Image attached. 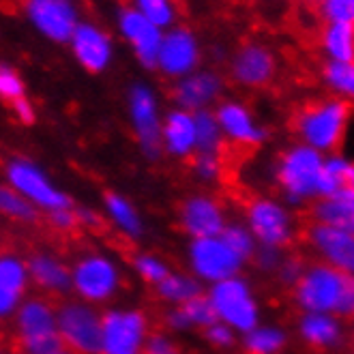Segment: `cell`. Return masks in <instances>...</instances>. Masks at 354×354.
I'll return each mask as SVG.
<instances>
[{
	"mask_svg": "<svg viewBox=\"0 0 354 354\" xmlns=\"http://www.w3.org/2000/svg\"><path fill=\"white\" fill-rule=\"evenodd\" d=\"M58 333L67 350L75 354H101L103 311L97 305L71 299L58 305Z\"/></svg>",
	"mask_w": 354,
	"mask_h": 354,
	"instance_id": "cell-8",
	"label": "cell"
},
{
	"mask_svg": "<svg viewBox=\"0 0 354 354\" xmlns=\"http://www.w3.org/2000/svg\"><path fill=\"white\" fill-rule=\"evenodd\" d=\"M75 213H77L80 225H84V227H97L101 223V217L97 215V211H93V208H88V206L75 208Z\"/></svg>",
	"mask_w": 354,
	"mask_h": 354,
	"instance_id": "cell-50",
	"label": "cell"
},
{
	"mask_svg": "<svg viewBox=\"0 0 354 354\" xmlns=\"http://www.w3.org/2000/svg\"><path fill=\"white\" fill-rule=\"evenodd\" d=\"M58 354H75V352H71V350H67V348H65V350H60Z\"/></svg>",
	"mask_w": 354,
	"mask_h": 354,
	"instance_id": "cell-52",
	"label": "cell"
},
{
	"mask_svg": "<svg viewBox=\"0 0 354 354\" xmlns=\"http://www.w3.org/2000/svg\"><path fill=\"white\" fill-rule=\"evenodd\" d=\"M337 194H354V159L348 155H326L320 200Z\"/></svg>",
	"mask_w": 354,
	"mask_h": 354,
	"instance_id": "cell-29",
	"label": "cell"
},
{
	"mask_svg": "<svg viewBox=\"0 0 354 354\" xmlns=\"http://www.w3.org/2000/svg\"><path fill=\"white\" fill-rule=\"evenodd\" d=\"M48 219H50V223H52L54 230H58V232H71V230H75V227L80 225L77 213H75V206L54 211V213L48 215Z\"/></svg>",
	"mask_w": 354,
	"mask_h": 354,
	"instance_id": "cell-46",
	"label": "cell"
},
{
	"mask_svg": "<svg viewBox=\"0 0 354 354\" xmlns=\"http://www.w3.org/2000/svg\"><path fill=\"white\" fill-rule=\"evenodd\" d=\"M305 241L318 262L354 277V234L326 223L309 221L305 227Z\"/></svg>",
	"mask_w": 354,
	"mask_h": 354,
	"instance_id": "cell-14",
	"label": "cell"
},
{
	"mask_svg": "<svg viewBox=\"0 0 354 354\" xmlns=\"http://www.w3.org/2000/svg\"><path fill=\"white\" fill-rule=\"evenodd\" d=\"M0 95H3V99H7L9 103L26 97V84H24L22 75L9 65L0 67Z\"/></svg>",
	"mask_w": 354,
	"mask_h": 354,
	"instance_id": "cell-41",
	"label": "cell"
},
{
	"mask_svg": "<svg viewBox=\"0 0 354 354\" xmlns=\"http://www.w3.org/2000/svg\"><path fill=\"white\" fill-rule=\"evenodd\" d=\"M127 114L129 124L133 129L136 142L144 157L159 159L163 153L161 144V131H163V116L159 112V101L155 91L149 84L129 86L127 91Z\"/></svg>",
	"mask_w": 354,
	"mask_h": 354,
	"instance_id": "cell-11",
	"label": "cell"
},
{
	"mask_svg": "<svg viewBox=\"0 0 354 354\" xmlns=\"http://www.w3.org/2000/svg\"><path fill=\"white\" fill-rule=\"evenodd\" d=\"M120 283L122 275L118 264L101 252L82 254L71 264V292L84 303L97 307L110 303L118 295Z\"/></svg>",
	"mask_w": 354,
	"mask_h": 354,
	"instance_id": "cell-6",
	"label": "cell"
},
{
	"mask_svg": "<svg viewBox=\"0 0 354 354\" xmlns=\"http://www.w3.org/2000/svg\"><path fill=\"white\" fill-rule=\"evenodd\" d=\"M131 7L138 9L149 22H153L161 30L174 28V22H176L174 0H131Z\"/></svg>",
	"mask_w": 354,
	"mask_h": 354,
	"instance_id": "cell-36",
	"label": "cell"
},
{
	"mask_svg": "<svg viewBox=\"0 0 354 354\" xmlns=\"http://www.w3.org/2000/svg\"><path fill=\"white\" fill-rule=\"evenodd\" d=\"M183 309H185L187 318H189V322H192V328H202V330H206L208 326L217 322L215 309H213L211 301H208L206 292H204L202 297L189 301L187 305H183Z\"/></svg>",
	"mask_w": 354,
	"mask_h": 354,
	"instance_id": "cell-39",
	"label": "cell"
},
{
	"mask_svg": "<svg viewBox=\"0 0 354 354\" xmlns=\"http://www.w3.org/2000/svg\"><path fill=\"white\" fill-rule=\"evenodd\" d=\"M69 46L80 67L86 69L88 73H103L110 67L114 56L110 35L93 22H80Z\"/></svg>",
	"mask_w": 354,
	"mask_h": 354,
	"instance_id": "cell-20",
	"label": "cell"
},
{
	"mask_svg": "<svg viewBox=\"0 0 354 354\" xmlns=\"http://www.w3.org/2000/svg\"><path fill=\"white\" fill-rule=\"evenodd\" d=\"M155 292L159 301H163L165 305L183 307L189 301L202 297L206 290H204V283L194 273H183V270L178 273V270H172L159 286H155Z\"/></svg>",
	"mask_w": 354,
	"mask_h": 354,
	"instance_id": "cell-28",
	"label": "cell"
},
{
	"mask_svg": "<svg viewBox=\"0 0 354 354\" xmlns=\"http://www.w3.org/2000/svg\"><path fill=\"white\" fill-rule=\"evenodd\" d=\"M116 26L122 39L133 48V54L140 60V65L147 69H157V58H159L165 30L149 22V19L133 7H124L118 11Z\"/></svg>",
	"mask_w": 354,
	"mask_h": 354,
	"instance_id": "cell-17",
	"label": "cell"
},
{
	"mask_svg": "<svg viewBox=\"0 0 354 354\" xmlns=\"http://www.w3.org/2000/svg\"><path fill=\"white\" fill-rule=\"evenodd\" d=\"M30 273H28V260L19 258L17 254L5 252L0 256V316L13 318L28 297L30 286Z\"/></svg>",
	"mask_w": 354,
	"mask_h": 354,
	"instance_id": "cell-22",
	"label": "cell"
},
{
	"mask_svg": "<svg viewBox=\"0 0 354 354\" xmlns=\"http://www.w3.org/2000/svg\"><path fill=\"white\" fill-rule=\"evenodd\" d=\"M227 223L230 221L225 217V208L215 196L194 194L178 206V225L192 241L221 236Z\"/></svg>",
	"mask_w": 354,
	"mask_h": 354,
	"instance_id": "cell-16",
	"label": "cell"
},
{
	"mask_svg": "<svg viewBox=\"0 0 354 354\" xmlns=\"http://www.w3.org/2000/svg\"><path fill=\"white\" fill-rule=\"evenodd\" d=\"M245 223L260 247L286 249L297 236V221L290 206L270 196H258L247 202Z\"/></svg>",
	"mask_w": 354,
	"mask_h": 354,
	"instance_id": "cell-9",
	"label": "cell"
},
{
	"mask_svg": "<svg viewBox=\"0 0 354 354\" xmlns=\"http://www.w3.org/2000/svg\"><path fill=\"white\" fill-rule=\"evenodd\" d=\"M163 153L174 159H194L198 153V131H196V114L180 108H172L163 116L161 131Z\"/></svg>",
	"mask_w": 354,
	"mask_h": 354,
	"instance_id": "cell-23",
	"label": "cell"
},
{
	"mask_svg": "<svg viewBox=\"0 0 354 354\" xmlns=\"http://www.w3.org/2000/svg\"><path fill=\"white\" fill-rule=\"evenodd\" d=\"M0 213L15 223H35L39 219V208L7 185L0 189Z\"/></svg>",
	"mask_w": 354,
	"mask_h": 354,
	"instance_id": "cell-34",
	"label": "cell"
},
{
	"mask_svg": "<svg viewBox=\"0 0 354 354\" xmlns=\"http://www.w3.org/2000/svg\"><path fill=\"white\" fill-rule=\"evenodd\" d=\"M322 80L326 88L337 99L354 103V62L328 60L322 69Z\"/></svg>",
	"mask_w": 354,
	"mask_h": 354,
	"instance_id": "cell-32",
	"label": "cell"
},
{
	"mask_svg": "<svg viewBox=\"0 0 354 354\" xmlns=\"http://www.w3.org/2000/svg\"><path fill=\"white\" fill-rule=\"evenodd\" d=\"M297 335L311 350H337L346 342L344 320L335 314H301L297 320Z\"/></svg>",
	"mask_w": 354,
	"mask_h": 354,
	"instance_id": "cell-24",
	"label": "cell"
},
{
	"mask_svg": "<svg viewBox=\"0 0 354 354\" xmlns=\"http://www.w3.org/2000/svg\"><path fill=\"white\" fill-rule=\"evenodd\" d=\"M11 320L22 354H58L65 350L58 333V307L46 297H28Z\"/></svg>",
	"mask_w": 354,
	"mask_h": 354,
	"instance_id": "cell-3",
	"label": "cell"
},
{
	"mask_svg": "<svg viewBox=\"0 0 354 354\" xmlns=\"http://www.w3.org/2000/svg\"><path fill=\"white\" fill-rule=\"evenodd\" d=\"M275 73V54L262 44H245L230 58V77L243 88H264Z\"/></svg>",
	"mask_w": 354,
	"mask_h": 354,
	"instance_id": "cell-18",
	"label": "cell"
},
{
	"mask_svg": "<svg viewBox=\"0 0 354 354\" xmlns=\"http://www.w3.org/2000/svg\"><path fill=\"white\" fill-rule=\"evenodd\" d=\"M311 221L354 234V194H337L311 204Z\"/></svg>",
	"mask_w": 354,
	"mask_h": 354,
	"instance_id": "cell-27",
	"label": "cell"
},
{
	"mask_svg": "<svg viewBox=\"0 0 354 354\" xmlns=\"http://www.w3.org/2000/svg\"><path fill=\"white\" fill-rule=\"evenodd\" d=\"M192 172L198 180L211 185L217 183L223 174V161L219 153H196L192 159Z\"/></svg>",
	"mask_w": 354,
	"mask_h": 354,
	"instance_id": "cell-38",
	"label": "cell"
},
{
	"mask_svg": "<svg viewBox=\"0 0 354 354\" xmlns=\"http://www.w3.org/2000/svg\"><path fill=\"white\" fill-rule=\"evenodd\" d=\"M151 337L149 318L131 307H112L103 311L101 354H142Z\"/></svg>",
	"mask_w": 354,
	"mask_h": 354,
	"instance_id": "cell-12",
	"label": "cell"
},
{
	"mask_svg": "<svg viewBox=\"0 0 354 354\" xmlns=\"http://www.w3.org/2000/svg\"><path fill=\"white\" fill-rule=\"evenodd\" d=\"M288 330L279 324H258L245 335H241V346L245 354H281L288 346Z\"/></svg>",
	"mask_w": 354,
	"mask_h": 354,
	"instance_id": "cell-30",
	"label": "cell"
},
{
	"mask_svg": "<svg viewBox=\"0 0 354 354\" xmlns=\"http://www.w3.org/2000/svg\"><path fill=\"white\" fill-rule=\"evenodd\" d=\"M5 183L17 194H22L28 202H32L39 211L48 215L60 208H71L73 202L67 192L50 178V174L41 165L28 157H11L5 165Z\"/></svg>",
	"mask_w": 354,
	"mask_h": 354,
	"instance_id": "cell-7",
	"label": "cell"
},
{
	"mask_svg": "<svg viewBox=\"0 0 354 354\" xmlns=\"http://www.w3.org/2000/svg\"><path fill=\"white\" fill-rule=\"evenodd\" d=\"M187 264L204 286H213L243 273L245 262L232 252L223 236L194 239L187 245Z\"/></svg>",
	"mask_w": 354,
	"mask_h": 354,
	"instance_id": "cell-10",
	"label": "cell"
},
{
	"mask_svg": "<svg viewBox=\"0 0 354 354\" xmlns=\"http://www.w3.org/2000/svg\"><path fill=\"white\" fill-rule=\"evenodd\" d=\"M133 270L144 283H149L153 288L159 286L165 277L172 273L168 262L161 260L157 254H149V252L133 256Z\"/></svg>",
	"mask_w": 354,
	"mask_h": 354,
	"instance_id": "cell-37",
	"label": "cell"
},
{
	"mask_svg": "<svg viewBox=\"0 0 354 354\" xmlns=\"http://www.w3.org/2000/svg\"><path fill=\"white\" fill-rule=\"evenodd\" d=\"M350 275L339 273L324 262L307 264L301 281L292 288V301L301 314H335L339 316Z\"/></svg>",
	"mask_w": 354,
	"mask_h": 354,
	"instance_id": "cell-4",
	"label": "cell"
},
{
	"mask_svg": "<svg viewBox=\"0 0 354 354\" xmlns=\"http://www.w3.org/2000/svg\"><path fill=\"white\" fill-rule=\"evenodd\" d=\"M286 254H283V249H277V247H260L256 256H254V264L258 270H262V273H277L281 262H283Z\"/></svg>",
	"mask_w": 354,
	"mask_h": 354,
	"instance_id": "cell-44",
	"label": "cell"
},
{
	"mask_svg": "<svg viewBox=\"0 0 354 354\" xmlns=\"http://www.w3.org/2000/svg\"><path fill=\"white\" fill-rule=\"evenodd\" d=\"M103 213L116 230L127 239H140L144 234V221L138 206L118 192H110L103 198Z\"/></svg>",
	"mask_w": 354,
	"mask_h": 354,
	"instance_id": "cell-26",
	"label": "cell"
},
{
	"mask_svg": "<svg viewBox=\"0 0 354 354\" xmlns=\"http://www.w3.org/2000/svg\"><path fill=\"white\" fill-rule=\"evenodd\" d=\"M303 3H311V5H318V7H320V5L324 3V0H303Z\"/></svg>",
	"mask_w": 354,
	"mask_h": 354,
	"instance_id": "cell-51",
	"label": "cell"
},
{
	"mask_svg": "<svg viewBox=\"0 0 354 354\" xmlns=\"http://www.w3.org/2000/svg\"><path fill=\"white\" fill-rule=\"evenodd\" d=\"M142 354H180L176 342L168 335V333H151V337L144 346Z\"/></svg>",
	"mask_w": 354,
	"mask_h": 354,
	"instance_id": "cell-45",
	"label": "cell"
},
{
	"mask_svg": "<svg viewBox=\"0 0 354 354\" xmlns=\"http://www.w3.org/2000/svg\"><path fill=\"white\" fill-rule=\"evenodd\" d=\"M204 339H206L208 346H213L217 350H230L239 342V333L230 324L217 320L215 324H211L204 330Z\"/></svg>",
	"mask_w": 354,
	"mask_h": 354,
	"instance_id": "cell-42",
	"label": "cell"
},
{
	"mask_svg": "<svg viewBox=\"0 0 354 354\" xmlns=\"http://www.w3.org/2000/svg\"><path fill=\"white\" fill-rule=\"evenodd\" d=\"M202 60V50L198 44V37L185 26H174L165 30L161 50L157 58V71L170 80H183L198 71Z\"/></svg>",
	"mask_w": 354,
	"mask_h": 354,
	"instance_id": "cell-15",
	"label": "cell"
},
{
	"mask_svg": "<svg viewBox=\"0 0 354 354\" xmlns=\"http://www.w3.org/2000/svg\"><path fill=\"white\" fill-rule=\"evenodd\" d=\"M196 131H198V153H219L223 151L225 136L219 124L215 110L196 112Z\"/></svg>",
	"mask_w": 354,
	"mask_h": 354,
	"instance_id": "cell-33",
	"label": "cell"
},
{
	"mask_svg": "<svg viewBox=\"0 0 354 354\" xmlns=\"http://www.w3.org/2000/svg\"><path fill=\"white\" fill-rule=\"evenodd\" d=\"M28 273L41 292L54 297L71 292V266L52 252H35L28 258Z\"/></svg>",
	"mask_w": 354,
	"mask_h": 354,
	"instance_id": "cell-25",
	"label": "cell"
},
{
	"mask_svg": "<svg viewBox=\"0 0 354 354\" xmlns=\"http://www.w3.org/2000/svg\"><path fill=\"white\" fill-rule=\"evenodd\" d=\"M11 112L13 116L22 122V124H32L37 120V112H35V106H32V101L28 97H22V99H17L11 103Z\"/></svg>",
	"mask_w": 354,
	"mask_h": 354,
	"instance_id": "cell-48",
	"label": "cell"
},
{
	"mask_svg": "<svg viewBox=\"0 0 354 354\" xmlns=\"http://www.w3.org/2000/svg\"><path fill=\"white\" fill-rule=\"evenodd\" d=\"M339 318L342 320H354V277L348 279L346 295H344L342 309H339Z\"/></svg>",
	"mask_w": 354,
	"mask_h": 354,
	"instance_id": "cell-49",
	"label": "cell"
},
{
	"mask_svg": "<svg viewBox=\"0 0 354 354\" xmlns=\"http://www.w3.org/2000/svg\"><path fill=\"white\" fill-rule=\"evenodd\" d=\"M19 354H22V352H19Z\"/></svg>",
	"mask_w": 354,
	"mask_h": 354,
	"instance_id": "cell-53",
	"label": "cell"
},
{
	"mask_svg": "<svg viewBox=\"0 0 354 354\" xmlns=\"http://www.w3.org/2000/svg\"><path fill=\"white\" fill-rule=\"evenodd\" d=\"M322 50L328 60L354 62V26L326 24L322 30Z\"/></svg>",
	"mask_w": 354,
	"mask_h": 354,
	"instance_id": "cell-31",
	"label": "cell"
},
{
	"mask_svg": "<svg viewBox=\"0 0 354 354\" xmlns=\"http://www.w3.org/2000/svg\"><path fill=\"white\" fill-rule=\"evenodd\" d=\"M165 326H168L172 333H187L192 330V322L187 318L183 307H170L168 314H165Z\"/></svg>",
	"mask_w": 354,
	"mask_h": 354,
	"instance_id": "cell-47",
	"label": "cell"
},
{
	"mask_svg": "<svg viewBox=\"0 0 354 354\" xmlns=\"http://www.w3.org/2000/svg\"><path fill=\"white\" fill-rule=\"evenodd\" d=\"M320 15L326 24H350L354 26V0H324Z\"/></svg>",
	"mask_w": 354,
	"mask_h": 354,
	"instance_id": "cell-40",
	"label": "cell"
},
{
	"mask_svg": "<svg viewBox=\"0 0 354 354\" xmlns=\"http://www.w3.org/2000/svg\"><path fill=\"white\" fill-rule=\"evenodd\" d=\"M225 82L223 75L211 69H198L192 75L178 80L172 88V99L176 108L187 112H202L211 110L213 103H217L223 95Z\"/></svg>",
	"mask_w": 354,
	"mask_h": 354,
	"instance_id": "cell-19",
	"label": "cell"
},
{
	"mask_svg": "<svg viewBox=\"0 0 354 354\" xmlns=\"http://www.w3.org/2000/svg\"><path fill=\"white\" fill-rule=\"evenodd\" d=\"M326 155L297 142L275 163V185L288 206L314 204L320 200Z\"/></svg>",
	"mask_w": 354,
	"mask_h": 354,
	"instance_id": "cell-1",
	"label": "cell"
},
{
	"mask_svg": "<svg viewBox=\"0 0 354 354\" xmlns=\"http://www.w3.org/2000/svg\"><path fill=\"white\" fill-rule=\"evenodd\" d=\"M215 114L219 118L225 142L236 144V147H243V149H254L264 144L266 129L256 120V116L245 103L236 99H225L217 106Z\"/></svg>",
	"mask_w": 354,
	"mask_h": 354,
	"instance_id": "cell-21",
	"label": "cell"
},
{
	"mask_svg": "<svg viewBox=\"0 0 354 354\" xmlns=\"http://www.w3.org/2000/svg\"><path fill=\"white\" fill-rule=\"evenodd\" d=\"M24 15L41 37L54 44H69L82 22L75 0H24Z\"/></svg>",
	"mask_w": 354,
	"mask_h": 354,
	"instance_id": "cell-13",
	"label": "cell"
},
{
	"mask_svg": "<svg viewBox=\"0 0 354 354\" xmlns=\"http://www.w3.org/2000/svg\"><path fill=\"white\" fill-rule=\"evenodd\" d=\"M305 268H307V264H305V260L301 256H297V254H286V258H283L279 270L275 273V277H277V281L281 286L295 288L301 281Z\"/></svg>",
	"mask_w": 354,
	"mask_h": 354,
	"instance_id": "cell-43",
	"label": "cell"
},
{
	"mask_svg": "<svg viewBox=\"0 0 354 354\" xmlns=\"http://www.w3.org/2000/svg\"><path fill=\"white\" fill-rule=\"evenodd\" d=\"M206 297L215 309L217 320L230 324L239 335H245V333L256 328L262 320L256 290L243 275L208 286Z\"/></svg>",
	"mask_w": 354,
	"mask_h": 354,
	"instance_id": "cell-5",
	"label": "cell"
},
{
	"mask_svg": "<svg viewBox=\"0 0 354 354\" xmlns=\"http://www.w3.org/2000/svg\"><path fill=\"white\" fill-rule=\"evenodd\" d=\"M221 236L245 264L252 262L256 252L260 249V243L256 241V236L252 234V230H249L245 221H230L225 225V230L221 232Z\"/></svg>",
	"mask_w": 354,
	"mask_h": 354,
	"instance_id": "cell-35",
	"label": "cell"
},
{
	"mask_svg": "<svg viewBox=\"0 0 354 354\" xmlns=\"http://www.w3.org/2000/svg\"><path fill=\"white\" fill-rule=\"evenodd\" d=\"M352 122L350 103L342 99H324L305 106L295 118V133L299 142L320 151L322 155H335L346 142Z\"/></svg>",
	"mask_w": 354,
	"mask_h": 354,
	"instance_id": "cell-2",
	"label": "cell"
}]
</instances>
